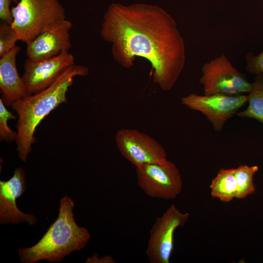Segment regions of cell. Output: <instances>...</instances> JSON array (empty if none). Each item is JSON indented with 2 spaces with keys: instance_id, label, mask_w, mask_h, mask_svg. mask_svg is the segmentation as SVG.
I'll return each instance as SVG.
<instances>
[{
  "instance_id": "obj_1",
  "label": "cell",
  "mask_w": 263,
  "mask_h": 263,
  "mask_svg": "<svg viewBox=\"0 0 263 263\" xmlns=\"http://www.w3.org/2000/svg\"><path fill=\"white\" fill-rule=\"evenodd\" d=\"M100 36L112 45V56L121 66L132 68L136 57L148 60L153 82L164 91L172 89L184 68V39L174 19L159 6L112 2Z\"/></svg>"
},
{
  "instance_id": "obj_2",
  "label": "cell",
  "mask_w": 263,
  "mask_h": 263,
  "mask_svg": "<svg viewBox=\"0 0 263 263\" xmlns=\"http://www.w3.org/2000/svg\"><path fill=\"white\" fill-rule=\"evenodd\" d=\"M88 68L74 64L66 69L48 87L13 102L10 106L18 115L17 150L26 162L36 140L35 132L41 121L61 103L67 102L66 94L75 77L88 75Z\"/></svg>"
},
{
  "instance_id": "obj_3",
  "label": "cell",
  "mask_w": 263,
  "mask_h": 263,
  "mask_svg": "<svg viewBox=\"0 0 263 263\" xmlns=\"http://www.w3.org/2000/svg\"><path fill=\"white\" fill-rule=\"evenodd\" d=\"M73 200L67 196L59 203L57 218L35 245L18 250L22 263H35L40 260L61 262L71 253L84 248L91 236L88 230L78 226L74 219Z\"/></svg>"
},
{
  "instance_id": "obj_4",
  "label": "cell",
  "mask_w": 263,
  "mask_h": 263,
  "mask_svg": "<svg viewBox=\"0 0 263 263\" xmlns=\"http://www.w3.org/2000/svg\"><path fill=\"white\" fill-rule=\"evenodd\" d=\"M11 12V25L19 40L25 43L66 19L59 0H19Z\"/></svg>"
},
{
  "instance_id": "obj_5",
  "label": "cell",
  "mask_w": 263,
  "mask_h": 263,
  "mask_svg": "<svg viewBox=\"0 0 263 263\" xmlns=\"http://www.w3.org/2000/svg\"><path fill=\"white\" fill-rule=\"evenodd\" d=\"M201 71L199 81L204 94H242L251 89V83L246 75L235 68L224 54L205 63Z\"/></svg>"
},
{
  "instance_id": "obj_6",
  "label": "cell",
  "mask_w": 263,
  "mask_h": 263,
  "mask_svg": "<svg viewBox=\"0 0 263 263\" xmlns=\"http://www.w3.org/2000/svg\"><path fill=\"white\" fill-rule=\"evenodd\" d=\"M136 172L139 187L150 197L172 200L182 190L180 172L175 164L168 160L137 167Z\"/></svg>"
},
{
  "instance_id": "obj_7",
  "label": "cell",
  "mask_w": 263,
  "mask_h": 263,
  "mask_svg": "<svg viewBox=\"0 0 263 263\" xmlns=\"http://www.w3.org/2000/svg\"><path fill=\"white\" fill-rule=\"evenodd\" d=\"M188 212L182 213L174 205H170L163 215L157 218L150 230L146 250L150 263H169L174 248L176 229L188 221Z\"/></svg>"
},
{
  "instance_id": "obj_8",
  "label": "cell",
  "mask_w": 263,
  "mask_h": 263,
  "mask_svg": "<svg viewBox=\"0 0 263 263\" xmlns=\"http://www.w3.org/2000/svg\"><path fill=\"white\" fill-rule=\"evenodd\" d=\"M247 95L216 94L200 95L192 93L182 97V104L199 112L211 123L216 132L222 131L225 123L247 102Z\"/></svg>"
},
{
  "instance_id": "obj_9",
  "label": "cell",
  "mask_w": 263,
  "mask_h": 263,
  "mask_svg": "<svg viewBox=\"0 0 263 263\" xmlns=\"http://www.w3.org/2000/svg\"><path fill=\"white\" fill-rule=\"evenodd\" d=\"M115 141L121 155L135 167L168 160L165 149L158 142L136 130H119L115 134Z\"/></svg>"
},
{
  "instance_id": "obj_10",
  "label": "cell",
  "mask_w": 263,
  "mask_h": 263,
  "mask_svg": "<svg viewBox=\"0 0 263 263\" xmlns=\"http://www.w3.org/2000/svg\"><path fill=\"white\" fill-rule=\"evenodd\" d=\"M75 64L69 51L45 59L25 60L22 76L28 94L38 93L50 86L69 67Z\"/></svg>"
},
{
  "instance_id": "obj_11",
  "label": "cell",
  "mask_w": 263,
  "mask_h": 263,
  "mask_svg": "<svg viewBox=\"0 0 263 263\" xmlns=\"http://www.w3.org/2000/svg\"><path fill=\"white\" fill-rule=\"evenodd\" d=\"M25 190V174L21 168H17L8 180L0 181V224L27 223L32 225L37 223L34 214L23 213L16 205V199L21 197Z\"/></svg>"
},
{
  "instance_id": "obj_12",
  "label": "cell",
  "mask_w": 263,
  "mask_h": 263,
  "mask_svg": "<svg viewBox=\"0 0 263 263\" xmlns=\"http://www.w3.org/2000/svg\"><path fill=\"white\" fill-rule=\"evenodd\" d=\"M73 25L67 19L45 30L26 42L28 58L38 60L47 59L69 51L71 47L70 31Z\"/></svg>"
},
{
  "instance_id": "obj_13",
  "label": "cell",
  "mask_w": 263,
  "mask_h": 263,
  "mask_svg": "<svg viewBox=\"0 0 263 263\" xmlns=\"http://www.w3.org/2000/svg\"><path fill=\"white\" fill-rule=\"evenodd\" d=\"M20 50L16 46L0 57V89L1 98L6 106L11 105L28 95L22 77L16 66V56Z\"/></svg>"
},
{
  "instance_id": "obj_14",
  "label": "cell",
  "mask_w": 263,
  "mask_h": 263,
  "mask_svg": "<svg viewBox=\"0 0 263 263\" xmlns=\"http://www.w3.org/2000/svg\"><path fill=\"white\" fill-rule=\"evenodd\" d=\"M211 195L223 202H229L236 198V181L234 168H221L210 185Z\"/></svg>"
},
{
  "instance_id": "obj_15",
  "label": "cell",
  "mask_w": 263,
  "mask_h": 263,
  "mask_svg": "<svg viewBox=\"0 0 263 263\" xmlns=\"http://www.w3.org/2000/svg\"><path fill=\"white\" fill-rule=\"evenodd\" d=\"M246 109L237 112L238 117L255 119L263 125V73L256 75L247 95Z\"/></svg>"
},
{
  "instance_id": "obj_16",
  "label": "cell",
  "mask_w": 263,
  "mask_h": 263,
  "mask_svg": "<svg viewBox=\"0 0 263 263\" xmlns=\"http://www.w3.org/2000/svg\"><path fill=\"white\" fill-rule=\"evenodd\" d=\"M258 169L257 166H249L243 164L234 168L237 185L236 198L244 199L255 192L256 187L253 176Z\"/></svg>"
},
{
  "instance_id": "obj_17",
  "label": "cell",
  "mask_w": 263,
  "mask_h": 263,
  "mask_svg": "<svg viewBox=\"0 0 263 263\" xmlns=\"http://www.w3.org/2000/svg\"><path fill=\"white\" fill-rule=\"evenodd\" d=\"M18 40H20L19 36L11 24L2 21L0 24V57L15 47Z\"/></svg>"
},
{
  "instance_id": "obj_18",
  "label": "cell",
  "mask_w": 263,
  "mask_h": 263,
  "mask_svg": "<svg viewBox=\"0 0 263 263\" xmlns=\"http://www.w3.org/2000/svg\"><path fill=\"white\" fill-rule=\"evenodd\" d=\"M17 116L8 111L5 107L1 98H0V138L1 141L11 143L16 141L17 132L13 131L8 125V120L16 119Z\"/></svg>"
},
{
  "instance_id": "obj_19",
  "label": "cell",
  "mask_w": 263,
  "mask_h": 263,
  "mask_svg": "<svg viewBox=\"0 0 263 263\" xmlns=\"http://www.w3.org/2000/svg\"><path fill=\"white\" fill-rule=\"evenodd\" d=\"M245 60V70L248 73L255 75L263 73V51L257 55L247 53Z\"/></svg>"
},
{
  "instance_id": "obj_20",
  "label": "cell",
  "mask_w": 263,
  "mask_h": 263,
  "mask_svg": "<svg viewBox=\"0 0 263 263\" xmlns=\"http://www.w3.org/2000/svg\"><path fill=\"white\" fill-rule=\"evenodd\" d=\"M19 0H0V19L2 21L11 24L13 17L11 12V3L17 4Z\"/></svg>"
},
{
  "instance_id": "obj_21",
  "label": "cell",
  "mask_w": 263,
  "mask_h": 263,
  "mask_svg": "<svg viewBox=\"0 0 263 263\" xmlns=\"http://www.w3.org/2000/svg\"><path fill=\"white\" fill-rule=\"evenodd\" d=\"M87 263H115L116 261L110 255H105L102 257H99L98 254L95 253L92 257L86 259Z\"/></svg>"
}]
</instances>
